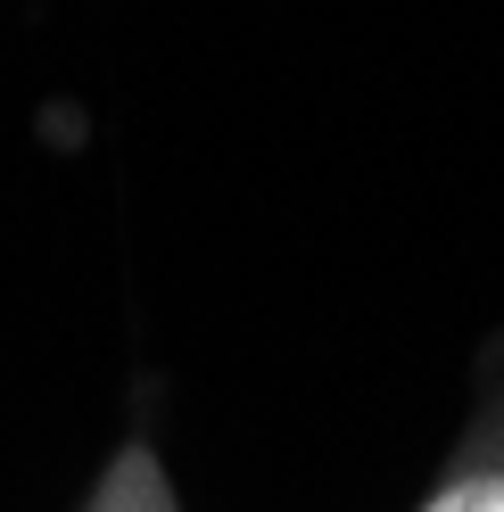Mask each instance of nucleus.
Returning a JSON list of instances; mask_svg holds the SVG:
<instances>
[{
  "label": "nucleus",
  "instance_id": "2",
  "mask_svg": "<svg viewBox=\"0 0 504 512\" xmlns=\"http://www.w3.org/2000/svg\"><path fill=\"white\" fill-rule=\"evenodd\" d=\"M75 512H182L174 471H166V455H157V438H149V430L124 438L116 455L100 463V479H91V496H83Z\"/></svg>",
  "mask_w": 504,
  "mask_h": 512
},
{
  "label": "nucleus",
  "instance_id": "1",
  "mask_svg": "<svg viewBox=\"0 0 504 512\" xmlns=\"http://www.w3.org/2000/svg\"><path fill=\"white\" fill-rule=\"evenodd\" d=\"M414 512H504V389L463 422L447 471L430 479V496Z\"/></svg>",
  "mask_w": 504,
  "mask_h": 512
}]
</instances>
